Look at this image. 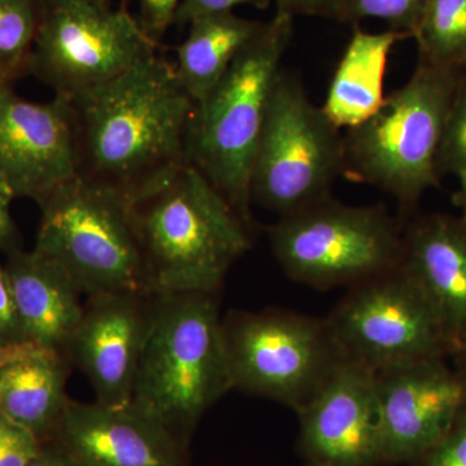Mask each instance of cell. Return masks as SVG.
<instances>
[{"mask_svg": "<svg viewBox=\"0 0 466 466\" xmlns=\"http://www.w3.org/2000/svg\"><path fill=\"white\" fill-rule=\"evenodd\" d=\"M69 103L78 177L128 202L189 164L195 103L158 54Z\"/></svg>", "mask_w": 466, "mask_h": 466, "instance_id": "cell-1", "label": "cell"}, {"mask_svg": "<svg viewBox=\"0 0 466 466\" xmlns=\"http://www.w3.org/2000/svg\"><path fill=\"white\" fill-rule=\"evenodd\" d=\"M130 208L155 294L217 293L251 247L250 226L191 164L130 202Z\"/></svg>", "mask_w": 466, "mask_h": 466, "instance_id": "cell-2", "label": "cell"}, {"mask_svg": "<svg viewBox=\"0 0 466 466\" xmlns=\"http://www.w3.org/2000/svg\"><path fill=\"white\" fill-rule=\"evenodd\" d=\"M217 293L156 296L133 403L183 444L208 408L233 390Z\"/></svg>", "mask_w": 466, "mask_h": 466, "instance_id": "cell-3", "label": "cell"}, {"mask_svg": "<svg viewBox=\"0 0 466 466\" xmlns=\"http://www.w3.org/2000/svg\"><path fill=\"white\" fill-rule=\"evenodd\" d=\"M294 17L275 14L193 109L188 162L250 226L251 171Z\"/></svg>", "mask_w": 466, "mask_h": 466, "instance_id": "cell-4", "label": "cell"}, {"mask_svg": "<svg viewBox=\"0 0 466 466\" xmlns=\"http://www.w3.org/2000/svg\"><path fill=\"white\" fill-rule=\"evenodd\" d=\"M459 70L419 60L407 84L385 97L375 115L343 135V174L370 184L412 213L441 186L438 152Z\"/></svg>", "mask_w": 466, "mask_h": 466, "instance_id": "cell-5", "label": "cell"}, {"mask_svg": "<svg viewBox=\"0 0 466 466\" xmlns=\"http://www.w3.org/2000/svg\"><path fill=\"white\" fill-rule=\"evenodd\" d=\"M36 204L34 249L60 263L82 294H155L124 196L76 175Z\"/></svg>", "mask_w": 466, "mask_h": 466, "instance_id": "cell-6", "label": "cell"}, {"mask_svg": "<svg viewBox=\"0 0 466 466\" xmlns=\"http://www.w3.org/2000/svg\"><path fill=\"white\" fill-rule=\"evenodd\" d=\"M276 260L297 283L354 287L403 259V229L385 205H348L332 198L279 218L268 227Z\"/></svg>", "mask_w": 466, "mask_h": 466, "instance_id": "cell-7", "label": "cell"}, {"mask_svg": "<svg viewBox=\"0 0 466 466\" xmlns=\"http://www.w3.org/2000/svg\"><path fill=\"white\" fill-rule=\"evenodd\" d=\"M343 135L283 69L276 82L251 171V201L291 216L332 198L343 174Z\"/></svg>", "mask_w": 466, "mask_h": 466, "instance_id": "cell-8", "label": "cell"}, {"mask_svg": "<svg viewBox=\"0 0 466 466\" xmlns=\"http://www.w3.org/2000/svg\"><path fill=\"white\" fill-rule=\"evenodd\" d=\"M233 390L299 410L342 360L327 319L285 309L231 311L222 320Z\"/></svg>", "mask_w": 466, "mask_h": 466, "instance_id": "cell-9", "label": "cell"}, {"mask_svg": "<svg viewBox=\"0 0 466 466\" xmlns=\"http://www.w3.org/2000/svg\"><path fill=\"white\" fill-rule=\"evenodd\" d=\"M325 319L342 359L375 372L453 354L443 325L401 263L350 287Z\"/></svg>", "mask_w": 466, "mask_h": 466, "instance_id": "cell-10", "label": "cell"}, {"mask_svg": "<svg viewBox=\"0 0 466 466\" xmlns=\"http://www.w3.org/2000/svg\"><path fill=\"white\" fill-rule=\"evenodd\" d=\"M158 54V42L125 7L42 5L30 73L75 99Z\"/></svg>", "mask_w": 466, "mask_h": 466, "instance_id": "cell-11", "label": "cell"}, {"mask_svg": "<svg viewBox=\"0 0 466 466\" xmlns=\"http://www.w3.org/2000/svg\"><path fill=\"white\" fill-rule=\"evenodd\" d=\"M76 175L69 100L35 103L0 86V183L11 198L41 201Z\"/></svg>", "mask_w": 466, "mask_h": 466, "instance_id": "cell-12", "label": "cell"}, {"mask_svg": "<svg viewBox=\"0 0 466 466\" xmlns=\"http://www.w3.org/2000/svg\"><path fill=\"white\" fill-rule=\"evenodd\" d=\"M382 466L412 464L450 431L466 385L446 358L376 372Z\"/></svg>", "mask_w": 466, "mask_h": 466, "instance_id": "cell-13", "label": "cell"}, {"mask_svg": "<svg viewBox=\"0 0 466 466\" xmlns=\"http://www.w3.org/2000/svg\"><path fill=\"white\" fill-rule=\"evenodd\" d=\"M297 415L306 462L382 466L376 372L370 368L342 359Z\"/></svg>", "mask_w": 466, "mask_h": 466, "instance_id": "cell-14", "label": "cell"}, {"mask_svg": "<svg viewBox=\"0 0 466 466\" xmlns=\"http://www.w3.org/2000/svg\"><path fill=\"white\" fill-rule=\"evenodd\" d=\"M156 296L101 293L87 297L66 355L73 367L87 377L99 403L110 407L131 403Z\"/></svg>", "mask_w": 466, "mask_h": 466, "instance_id": "cell-15", "label": "cell"}, {"mask_svg": "<svg viewBox=\"0 0 466 466\" xmlns=\"http://www.w3.org/2000/svg\"><path fill=\"white\" fill-rule=\"evenodd\" d=\"M50 441L79 466H188V446L133 401L110 407L69 400Z\"/></svg>", "mask_w": 466, "mask_h": 466, "instance_id": "cell-16", "label": "cell"}, {"mask_svg": "<svg viewBox=\"0 0 466 466\" xmlns=\"http://www.w3.org/2000/svg\"><path fill=\"white\" fill-rule=\"evenodd\" d=\"M401 265L431 303L455 354L466 345L464 218L440 213L415 218L403 231Z\"/></svg>", "mask_w": 466, "mask_h": 466, "instance_id": "cell-17", "label": "cell"}, {"mask_svg": "<svg viewBox=\"0 0 466 466\" xmlns=\"http://www.w3.org/2000/svg\"><path fill=\"white\" fill-rule=\"evenodd\" d=\"M5 267L25 341L66 354L85 305L72 276L35 249L11 251Z\"/></svg>", "mask_w": 466, "mask_h": 466, "instance_id": "cell-18", "label": "cell"}, {"mask_svg": "<svg viewBox=\"0 0 466 466\" xmlns=\"http://www.w3.org/2000/svg\"><path fill=\"white\" fill-rule=\"evenodd\" d=\"M406 33L386 30L368 33L355 27L334 70L321 109L339 130L355 127L370 118L385 100L389 56Z\"/></svg>", "mask_w": 466, "mask_h": 466, "instance_id": "cell-19", "label": "cell"}, {"mask_svg": "<svg viewBox=\"0 0 466 466\" xmlns=\"http://www.w3.org/2000/svg\"><path fill=\"white\" fill-rule=\"evenodd\" d=\"M73 364L66 352L41 349L0 372V412L47 443L70 400L67 379Z\"/></svg>", "mask_w": 466, "mask_h": 466, "instance_id": "cell-20", "label": "cell"}, {"mask_svg": "<svg viewBox=\"0 0 466 466\" xmlns=\"http://www.w3.org/2000/svg\"><path fill=\"white\" fill-rule=\"evenodd\" d=\"M263 26L265 23L233 12L208 15L189 24L188 35L175 50L174 67L193 103L198 104L216 87L236 56Z\"/></svg>", "mask_w": 466, "mask_h": 466, "instance_id": "cell-21", "label": "cell"}, {"mask_svg": "<svg viewBox=\"0 0 466 466\" xmlns=\"http://www.w3.org/2000/svg\"><path fill=\"white\" fill-rule=\"evenodd\" d=\"M419 60L443 69L466 66V0H428L412 36Z\"/></svg>", "mask_w": 466, "mask_h": 466, "instance_id": "cell-22", "label": "cell"}, {"mask_svg": "<svg viewBox=\"0 0 466 466\" xmlns=\"http://www.w3.org/2000/svg\"><path fill=\"white\" fill-rule=\"evenodd\" d=\"M41 0H0V86L30 73Z\"/></svg>", "mask_w": 466, "mask_h": 466, "instance_id": "cell-23", "label": "cell"}, {"mask_svg": "<svg viewBox=\"0 0 466 466\" xmlns=\"http://www.w3.org/2000/svg\"><path fill=\"white\" fill-rule=\"evenodd\" d=\"M428 0H339L333 20L357 24L380 20L412 38Z\"/></svg>", "mask_w": 466, "mask_h": 466, "instance_id": "cell-24", "label": "cell"}, {"mask_svg": "<svg viewBox=\"0 0 466 466\" xmlns=\"http://www.w3.org/2000/svg\"><path fill=\"white\" fill-rule=\"evenodd\" d=\"M437 168L441 177H458L466 171V66L459 70L441 134Z\"/></svg>", "mask_w": 466, "mask_h": 466, "instance_id": "cell-25", "label": "cell"}, {"mask_svg": "<svg viewBox=\"0 0 466 466\" xmlns=\"http://www.w3.org/2000/svg\"><path fill=\"white\" fill-rule=\"evenodd\" d=\"M41 447L32 431L0 412V466H29Z\"/></svg>", "mask_w": 466, "mask_h": 466, "instance_id": "cell-26", "label": "cell"}, {"mask_svg": "<svg viewBox=\"0 0 466 466\" xmlns=\"http://www.w3.org/2000/svg\"><path fill=\"white\" fill-rule=\"evenodd\" d=\"M410 466H466V404L446 435Z\"/></svg>", "mask_w": 466, "mask_h": 466, "instance_id": "cell-27", "label": "cell"}, {"mask_svg": "<svg viewBox=\"0 0 466 466\" xmlns=\"http://www.w3.org/2000/svg\"><path fill=\"white\" fill-rule=\"evenodd\" d=\"M183 0H139L140 25L155 41L174 25L177 8Z\"/></svg>", "mask_w": 466, "mask_h": 466, "instance_id": "cell-28", "label": "cell"}, {"mask_svg": "<svg viewBox=\"0 0 466 466\" xmlns=\"http://www.w3.org/2000/svg\"><path fill=\"white\" fill-rule=\"evenodd\" d=\"M27 342L21 330L5 267L0 263V346Z\"/></svg>", "mask_w": 466, "mask_h": 466, "instance_id": "cell-29", "label": "cell"}, {"mask_svg": "<svg viewBox=\"0 0 466 466\" xmlns=\"http://www.w3.org/2000/svg\"><path fill=\"white\" fill-rule=\"evenodd\" d=\"M266 2L267 0H183L177 8L175 24L189 25L198 17L233 12V9L241 5H265Z\"/></svg>", "mask_w": 466, "mask_h": 466, "instance_id": "cell-30", "label": "cell"}, {"mask_svg": "<svg viewBox=\"0 0 466 466\" xmlns=\"http://www.w3.org/2000/svg\"><path fill=\"white\" fill-rule=\"evenodd\" d=\"M276 14L334 18L339 0H275Z\"/></svg>", "mask_w": 466, "mask_h": 466, "instance_id": "cell-31", "label": "cell"}, {"mask_svg": "<svg viewBox=\"0 0 466 466\" xmlns=\"http://www.w3.org/2000/svg\"><path fill=\"white\" fill-rule=\"evenodd\" d=\"M12 200L14 198L0 183V251H5V253L20 249L18 248L20 236L11 214Z\"/></svg>", "mask_w": 466, "mask_h": 466, "instance_id": "cell-32", "label": "cell"}, {"mask_svg": "<svg viewBox=\"0 0 466 466\" xmlns=\"http://www.w3.org/2000/svg\"><path fill=\"white\" fill-rule=\"evenodd\" d=\"M29 466H79L75 459L57 446L55 441L42 443L41 451Z\"/></svg>", "mask_w": 466, "mask_h": 466, "instance_id": "cell-33", "label": "cell"}, {"mask_svg": "<svg viewBox=\"0 0 466 466\" xmlns=\"http://www.w3.org/2000/svg\"><path fill=\"white\" fill-rule=\"evenodd\" d=\"M43 348H39V346L34 345L32 342H18L12 343V345L0 346V372L5 368L11 366L15 361L29 357V355Z\"/></svg>", "mask_w": 466, "mask_h": 466, "instance_id": "cell-34", "label": "cell"}, {"mask_svg": "<svg viewBox=\"0 0 466 466\" xmlns=\"http://www.w3.org/2000/svg\"><path fill=\"white\" fill-rule=\"evenodd\" d=\"M456 177H458L459 187L458 191L453 193V202H455L456 207L461 211L460 216L466 220V171L459 174Z\"/></svg>", "mask_w": 466, "mask_h": 466, "instance_id": "cell-35", "label": "cell"}, {"mask_svg": "<svg viewBox=\"0 0 466 466\" xmlns=\"http://www.w3.org/2000/svg\"><path fill=\"white\" fill-rule=\"evenodd\" d=\"M451 358L453 359V368L466 385V345L464 348L458 350Z\"/></svg>", "mask_w": 466, "mask_h": 466, "instance_id": "cell-36", "label": "cell"}, {"mask_svg": "<svg viewBox=\"0 0 466 466\" xmlns=\"http://www.w3.org/2000/svg\"><path fill=\"white\" fill-rule=\"evenodd\" d=\"M108 0H41L42 5H108Z\"/></svg>", "mask_w": 466, "mask_h": 466, "instance_id": "cell-37", "label": "cell"}, {"mask_svg": "<svg viewBox=\"0 0 466 466\" xmlns=\"http://www.w3.org/2000/svg\"><path fill=\"white\" fill-rule=\"evenodd\" d=\"M305 466H324V465L315 464V462H306Z\"/></svg>", "mask_w": 466, "mask_h": 466, "instance_id": "cell-38", "label": "cell"}]
</instances>
